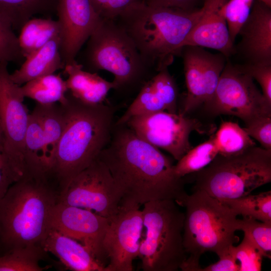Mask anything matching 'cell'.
I'll return each mask as SVG.
<instances>
[{"mask_svg": "<svg viewBox=\"0 0 271 271\" xmlns=\"http://www.w3.org/2000/svg\"><path fill=\"white\" fill-rule=\"evenodd\" d=\"M98 157L120 193V204L140 207L169 199L181 206L188 195L185 180L176 174L171 160L125 124H114L110 141Z\"/></svg>", "mask_w": 271, "mask_h": 271, "instance_id": "6da1fadb", "label": "cell"}, {"mask_svg": "<svg viewBox=\"0 0 271 271\" xmlns=\"http://www.w3.org/2000/svg\"><path fill=\"white\" fill-rule=\"evenodd\" d=\"M60 193L48 173L27 171L10 186L0 200V255L18 248L41 246Z\"/></svg>", "mask_w": 271, "mask_h": 271, "instance_id": "7a4b0ae2", "label": "cell"}, {"mask_svg": "<svg viewBox=\"0 0 271 271\" xmlns=\"http://www.w3.org/2000/svg\"><path fill=\"white\" fill-rule=\"evenodd\" d=\"M66 96L65 127L49 171L60 192L106 147L115 124L111 105L87 104L68 91Z\"/></svg>", "mask_w": 271, "mask_h": 271, "instance_id": "3957f363", "label": "cell"}, {"mask_svg": "<svg viewBox=\"0 0 271 271\" xmlns=\"http://www.w3.org/2000/svg\"><path fill=\"white\" fill-rule=\"evenodd\" d=\"M204 10L156 6L145 2L116 21L132 40L146 64L156 72L172 64Z\"/></svg>", "mask_w": 271, "mask_h": 271, "instance_id": "277c9868", "label": "cell"}, {"mask_svg": "<svg viewBox=\"0 0 271 271\" xmlns=\"http://www.w3.org/2000/svg\"><path fill=\"white\" fill-rule=\"evenodd\" d=\"M182 206L186 208L183 238L187 257L180 269L201 271L199 261L205 252H213L219 257L233 245L238 231L237 215L201 190L188 195Z\"/></svg>", "mask_w": 271, "mask_h": 271, "instance_id": "5b68a950", "label": "cell"}, {"mask_svg": "<svg viewBox=\"0 0 271 271\" xmlns=\"http://www.w3.org/2000/svg\"><path fill=\"white\" fill-rule=\"evenodd\" d=\"M84 63L90 72L105 70L114 76L115 90H140L153 76L132 40L116 21L100 18L87 40Z\"/></svg>", "mask_w": 271, "mask_h": 271, "instance_id": "8992f818", "label": "cell"}, {"mask_svg": "<svg viewBox=\"0 0 271 271\" xmlns=\"http://www.w3.org/2000/svg\"><path fill=\"white\" fill-rule=\"evenodd\" d=\"M194 191L218 200L249 194L271 181V151L256 146L233 156L218 154L206 167L193 173Z\"/></svg>", "mask_w": 271, "mask_h": 271, "instance_id": "52a82bcc", "label": "cell"}, {"mask_svg": "<svg viewBox=\"0 0 271 271\" xmlns=\"http://www.w3.org/2000/svg\"><path fill=\"white\" fill-rule=\"evenodd\" d=\"M142 210L146 235L139 257L144 271H176L187 255L183 245L185 213L173 200L148 202Z\"/></svg>", "mask_w": 271, "mask_h": 271, "instance_id": "ba28073f", "label": "cell"}, {"mask_svg": "<svg viewBox=\"0 0 271 271\" xmlns=\"http://www.w3.org/2000/svg\"><path fill=\"white\" fill-rule=\"evenodd\" d=\"M204 105L213 115L235 116L245 124L261 116L271 115V104L257 88L253 79L239 65L228 61L213 95Z\"/></svg>", "mask_w": 271, "mask_h": 271, "instance_id": "9c48e42d", "label": "cell"}, {"mask_svg": "<svg viewBox=\"0 0 271 271\" xmlns=\"http://www.w3.org/2000/svg\"><path fill=\"white\" fill-rule=\"evenodd\" d=\"M121 200L108 168L97 156L60 193L58 202L91 210L110 220L117 213Z\"/></svg>", "mask_w": 271, "mask_h": 271, "instance_id": "30bf717a", "label": "cell"}, {"mask_svg": "<svg viewBox=\"0 0 271 271\" xmlns=\"http://www.w3.org/2000/svg\"><path fill=\"white\" fill-rule=\"evenodd\" d=\"M124 124L141 139L167 151L177 161L191 149V132H206L197 119L166 111L133 116Z\"/></svg>", "mask_w": 271, "mask_h": 271, "instance_id": "8fae6325", "label": "cell"}, {"mask_svg": "<svg viewBox=\"0 0 271 271\" xmlns=\"http://www.w3.org/2000/svg\"><path fill=\"white\" fill-rule=\"evenodd\" d=\"M140 206L120 204L109 220L102 247L108 260L105 271H132L133 261L139 256L144 227Z\"/></svg>", "mask_w": 271, "mask_h": 271, "instance_id": "7c38bea8", "label": "cell"}, {"mask_svg": "<svg viewBox=\"0 0 271 271\" xmlns=\"http://www.w3.org/2000/svg\"><path fill=\"white\" fill-rule=\"evenodd\" d=\"M8 65L0 63V125L10 158L25 173L24 140L30 114L21 86L12 80Z\"/></svg>", "mask_w": 271, "mask_h": 271, "instance_id": "4fadbf2b", "label": "cell"}, {"mask_svg": "<svg viewBox=\"0 0 271 271\" xmlns=\"http://www.w3.org/2000/svg\"><path fill=\"white\" fill-rule=\"evenodd\" d=\"M180 54L183 59L187 89L181 113L186 115L212 97L227 58L220 53L212 54L193 46L183 47Z\"/></svg>", "mask_w": 271, "mask_h": 271, "instance_id": "5bb4252c", "label": "cell"}, {"mask_svg": "<svg viewBox=\"0 0 271 271\" xmlns=\"http://www.w3.org/2000/svg\"><path fill=\"white\" fill-rule=\"evenodd\" d=\"M109 219L88 209L58 202L50 217V228L87 247L104 265L102 243Z\"/></svg>", "mask_w": 271, "mask_h": 271, "instance_id": "9a60e30c", "label": "cell"}, {"mask_svg": "<svg viewBox=\"0 0 271 271\" xmlns=\"http://www.w3.org/2000/svg\"><path fill=\"white\" fill-rule=\"evenodd\" d=\"M60 53L65 64L75 60L100 18L90 0H58Z\"/></svg>", "mask_w": 271, "mask_h": 271, "instance_id": "2e32d148", "label": "cell"}, {"mask_svg": "<svg viewBox=\"0 0 271 271\" xmlns=\"http://www.w3.org/2000/svg\"><path fill=\"white\" fill-rule=\"evenodd\" d=\"M229 0H204L203 14L183 44L216 50L226 58L235 51L232 42L223 7Z\"/></svg>", "mask_w": 271, "mask_h": 271, "instance_id": "e0dca14e", "label": "cell"}, {"mask_svg": "<svg viewBox=\"0 0 271 271\" xmlns=\"http://www.w3.org/2000/svg\"><path fill=\"white\" fill-rule=\"evenodd\" d=\"M238 34L241 40L238 48L246 63L271 64V7L254 0Z\"/></svg>", "mask_w": 271, "mask_h": 271, "instance_id": "ac0fdd59", "label": "cell"}, {"mask_svg": "<svg viewBox=\"0 0 271 271\" xmlns=\"http://www.w3.org/2000/svg\"><path fill=\"white\" fill-rule=\"evenodd\" d=\"M178 90L176 83L165 68L150 78L123 114L115 122L124 124L133 116L166 111L177 113Z\"/></svg>", "mask_w": 271, "mask_h": 271, "instance_id": "d6986e66", "label": "cell"}, {"mask_svg": "<svg viewBox=\"0 0 271 271\" xmlns=\"http://www.w3.org/2000/svg\"><path fill=\"white\" fill-rule=\"evenodd\" d=\"M41 247L46 252L57 257L70 270L105 271L106 265L98 260L87 247L53 228H50Z\"/></svg>", "mask_w": 271, "mask_h": 271, "instance_id": "ffe728a7", "label": "cell"}, {"mask_svg": "<svg viewBox=\"0 0 271 271\" xmlns=\"http://www.w3.org/2000/svg\"><path fill=\"white\" fill-rule=\"evenodd\" d=\"M64 72L68 92L74 98L89 105L104 103L106 96L115 85L103 79L95 72L83 69L76 60L65 65Z\"/></svg>", "mask_w": 271, "mask_h": 271, "instance_id": "44dd1931", "label": "cell"}, {"mask_svg": "<svg viewBox=\"0 0 271 271\" xmlns=\"http://www.w3.org/2000/svg\"><path fill=\"white\" fill-rule=\"evenodd\" d=\"M60 53V39L57 37L25 58L21 67L10 74L17 85L37 78L53 74L65 67Z\"/></svg>", "mask_w": 271, "mask_h": 271, "instance_id": "7402d4cb", "label": "cell"}, {"mask_svg": "<svg viewBox=\"0 0 271 271\" xmlns=\"http://www.w3.org/2000/svg\"><path fill=\"white\" fill-rule=\"evenodd\" d=\"M45 141L39 114L34 107L29 114L24 140L26 172L49 173L45 157Z\"/></svg>", "mask_w": 271, "mask_h": 271, "instance_id": "603a6c76", "label": "cell"}, {"mask_svg": "<svg viewBox=\"0 0 271 271\" xmlns=\"http://www.w3.org/2000/svg\"><path fill=\"white\" fill-rule=\"evenodd\" d=\"M35 108L39 114L43 124L45 141V160L50 171L65 127V109L59 103L47 105L37 103Z\"/></svg>", "mask_w": 271, "mask_h": 271, "instance_id": "cb8c5ba5", "label": "cell"}, {"mask_svg": "<svg viewBox=\"0 0 271 271\" xmlns=\"http://www.w3.org/2000/svg\"><path fill=\"white\" fill-rule=\"evenodd\" d=\"M60 31L57 20L33 18L28 21L20 30L18 37L19 45L24 58L52 39L60 37Z\"/></svg>", "mask_w": 271, "mask_h": 271, "instance_id": "d4e9b609", "label": "cell"}, {"mask_svg": "<svg viewBox=\"0 0 271 271\" xmlns=\"http://www.w3.org/2000/svg\"><path fill=\"white\" fill-rule=\"evenodd\" d=\"M21 90L24 97L41 104H64L67 100L66 80L60 74L53 73L37 78L21 86Z\"/></svg>", "mask_w": 271, "mask_h": 271, "instance_id": "484cf974", "label": "cell"}, {"mask_svg": "<svg viewBox=\"0 0 271 271\" xmlns=\"http://www.w3.org/2000/svg\"><path fill=\"white\" fill-rule=\"evenodd\" d=\"M58 0H0V14L20 31L30 19L39 14L56 11Z\"/></svg>", "mask_w": 271, "mask_h": 271, "instance_id": "4316f807", "label": "cell"}, {"mask_svg": "<svg viewBox=\"0 0 271 271\" xmlns=\"http://www.w3.org/2000/svg\"><path fill=\"white\" fill-rule=\"evenodd\" d=\"M237 215L271 223V191L229 199L219 200Z\"/></svg>", "mask_w": 271, "mask_h": 271, "instance_id": "83f0119b", "label": "cell"}, {"mask_svg": "<svg viewBox=\"0 0 271 271\" xmlns=\"http://www.w3.org/2000/svg\"><path fill=\"white\" fill-rule=\"evenodd\" d=\"M218 154L236 155L256 146L243 128L235 122H223L214 135Z\"/></svg>", "mask_w": 271, "mask_h": 271, "instance_id": "f1b7e54d", "label": "cell"}, {"mask_svg": "<svg viewBox=\"0 0 271 271\" xmlns=\"http://www.w3.org/2000/svg\"><path fill=\"white\" fill-rule=\"evenodd\" d=\"M218 154L213 135L206 142L191 148L174 165L175 172L181 178L195 173L208 165Z\"/></svg>", "mask_w": 271, "mask_h": 271, "instance_id": "f546056e", "label": "cell"}, {"mask_svg": "<svg viewBox=\"0 0 271 271\" xmlns=\"http://www.w3.org/2000/svg\"><path fill=\"white\" fill-rule=\"evenodd\" d=\"M46 251L40 246L18 248L0 255V271H42L40 265Z\"/></svg>", "mask_w": 271, "mask_h": 271, "instance_id": "4dcf8cb0", "label": "cell"}, {"mask_svg": "<svg viewBox=\"0 0 271 271\" xmlns=\"http://www.w3.org/2000/svg\"><path fill=\"white\" fill-rule=\"evenodd\" d=\"M238 230L259 249L264 257L270 258L271 223L263 222L252 218L242 217L238 219Z\"/></svg>", "mask_w": 271, "mask_h": 271, "instance_id": "1f68e13d", "label": "cell"}, {"mask_svg": "<svg viewBox=\"0 0 271 271\" xmlns=\"http://www.w3.org/2000/svg\"><path fill=\"white\" fill-rule=\"evenodd\" d=\"M24 58L12 25L0 14V63L20 62Z\"/></svg>", "mask_w": 271, "mask_h": 271, "instance_id": "d6a6232c", "label": "cell"}, {"mask_svg": "<svg viewBox=\"0 0 271 271\" xmlns=\"http://www.w3.org/2000/svg\"><path fill=\"white\" fill-rule=\"evenodd\" d=\"M254 0H229L223 7L229 36L234 43L247 20Z\"/></svg>", "mask_w": 271, "mask_h": 271, "instance_id": "836d02e7", "label": "cell"}, {"mask_svg": "<svg viewBox=\"0 0 271 271\" xmlns=\"http://www.w3.org/2000/svg\"><path fill=\"white\" fill-rule=\"evenodd\" d=\"M23 175L10 158L0 125V200L10 186Z\"/></svg>", "mask_w": 271, "mask_h": 271, "instance_id": "e575fe53", "label": "cell"}, {"mask_svg": "<svg viewBox=\"0 0 271 271\" xmlns=\"http://www.w3.org/2000/svg\"><path fill=\"white\" fill-rule=\"evenodd\" d=\"M235 255L239 263V271H260L264 257L259 249L244 235L241 242L234 246Z\"/></svg>", "mask_w": 271, "mask_h": 271, "instance_id": "d590c367", "label": "cell"}, {"mask_svg": "<svg viewBox=\"0 0 271 271\" xmlns=\"http://www.w3.org/2000/svg\"><path fill=\"white\" fill-rule=\"evenodd\" d=\"M98 16L102 19L116 21L145 0H90Z\"/></svg>", "mask_w": 271, "mask_h": 271, "instance_id": "8d00e7d4", "label": "cell"}, {"mask_svg": "<svg viewBox=\"0 0 271 271\" xmlns=\"http://www.w3.org/2000/svg\"><path fill=\"white\" fill-rule=\"evenodd\" d=\"M243 129L257 141L262 148L271 151V115L256 117L245 124Z\"/></svg>", "mask_w": 271, "mask_h": 271, "instance_id": "74e56055", "label": "cell"}, {"mask_svg": "<svg viewBox=\"0 0 271 271\" xmlns=\"http://www.w3.org/2000/svg\"><path fill=\"white\" fill-rule=\"evenodd\" d=\"M239 66L257 81L261 87L263 96L271 104V64L245 63Z\"/></svg>", "mask_w": 271, "mask_h": 271, "instance_id": "f35d334b", "label": "cell"}, {"mask_svg": "<svg viewBox=\"0 0 271 271\" xmlns=\"http://www.w3.org/2000/svg\"><path fill=\"white\" fill-rule=\"evenodd\" d=\"M219 258L217 262L201 268V271H239L233 245L219 256Z\"/></svg>", "mask_w": 271, "mask_h": 271, "instance_id": "ab89813d", "label": "cell"}, {"mask_svg": "<svg viewBox=\"0 0 271 271\" xmlns=\"http://www.w3.org/2000/svg\"><path fill=\"white\" fill-rule=\"evenodd\" d=\"M199 0H145L149 5L164 7L184 10H194Z\"/></svg>", "mask_w": 271, "mask_h": 271, "instance_id": "60d3db41", "label": "cell"}, {"mask_svg": "<svg viewBox=\"0 0 271 271\" xmlns=\"http://www.w3.org/2000/svg\"><path fill=\"white\" fill-rule=\"evenodd\" d=\"M267 6L271 7V0H259Z\"/></svg>", "mask_w": 271, "mask_h": 271, "instance_id": "b9f144b4", "label": "cell"}]
</instances>
